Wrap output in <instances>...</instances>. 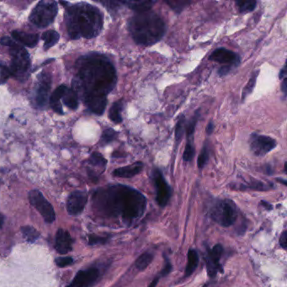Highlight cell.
<instances>
[{"label": "cell", "mask_w": 287, "mask_h": 287, "mask_svg": "<svg viewBox=\"0 0 287 287\" xmlns=\"http://www.w3.org/2000/svg\"><path fill=\"white\" fill-rule=\"evenodd\" d=\"M116 80L115 67L109 59L98 54L89 56L80 63L73 89L78 96L81 94L84 102L92 99H107Z\"/></svg>", "instance_id": "1"}, {"label": "cell", "mask_w": 287, "mask_h": 287, "mask_svg": "<svg viewBox=\"0 0 287 287\" xmlns=\"http://www.w3.org/2000/svg\"><path fill=\"white\" fill-rule=\"evenodd\" d=\"M94 201L99 212L110 217H120L128 225L141 218L147 207L146 198L141 192L123 185L99 190L94 194Z\"/></svg>", "instance_id": "2"}, {"label": "cell", "mask_w": 287, "mask_h": 287, "mask_svg": "<svg viewBox=\"0 0 287 287\" xmlns=\"http://www.w3.org/2000/svg\"><path fill=\"white\" fill-rule=\"evenodd\" d=\"M65 21L72 39L97 37L103 28V15L99 9L88 4H78L68 8Z\"/></svg>", "instance_id": "3"}, {"label": "cell", "mask_w": 287, "mask_h": 287, "mask_svg": "<svg viewBox=\"0 0 287 287\" xmlns=\"http://www.w3.org/2000/svg\"><path fill=\"white\" fill-rule=\"evenodd\" d=\"M128 30L136 44L149 47L162 39L166 26L158 14L149 11L132 16L128 22Z\"/></svg>", "instance_id": "4"}, {"label": "cell", "mask_w": 287, "mask_h": 287, "mask_svg": "<svg viewBox=\"0 0 287 287\" xmlns=\"http://www.w3.org/2000/svg\"><path fill=\"white\" fill-rule=\"evenodd\" d=\"M9 47L11 56V74L19 79L26 78L31 68L29 53L24 47L16 44L15 42Z\"/></svg>", "instance_id": "5"}, {"label": "cell", "mask_w": 287, "mask_h": 287, "mask_svg": "<svg viewBox=\"0 0 287 287\" xmlns=\"http://www.w3.org/2000/svg\"><path fill=\"white\" fill-rule=\"evenodd\" d=\"M58 5L54 1H41L30 16V21L38 27H47L55 20Z\"/></svg>", "instance_id": "6"}, {"label": "cell", "mask_w": 287, "mask_h": 287, "mask_svg": "<svg viewBox=\"0 0 287 287\" xmlns=\"http://www.w3.org/2000/svg\"><path fill=\"white\" fill-rule=\"evenodd\" d=\"M211 216L215 222L222 227H230L236 222L238 212L233 201L220 200L212 207Z\"/></svg>", "instance_id": "7"}, {"label": "cell", "mask_w": 287, "mask_h": 287, "mask_svg": "<svg viewBox=\"0 0 287 287\" xmlns=\"http://www.w3.org/2000/svg\"><path fill=\"white\" fill-rule=\"evenodd\" d=\"M29 200L31 204L40 212L46 222L48 223L54 222L56 218L54 209L39 191L34 190L31 191Z\"/></svg>", "instance_id": "8"}, {"label": "cell", "mask_w": 287, "mask_h": 287, "mask_svg": "<svg viewBox=\"0 0 287 287\" xmlns=\"http://www.w3.org/2000/svg\"><path fill=\"white\" fill-rule=\"evenodd\" d=\"M249 146L253 155L263 157L276 147V141L269 136L251 134Z\"/></svg>", "instance_id": "9"}, {"label": "cell", "mask_w": 287, "mask_h": 287, "mask_svg": "<svg viewBox=\"0 0 287 287\" xmlns=\"http://www.w3.org/2000/svg\"><path fill=\"white\" fill-rule=\"evenodd\" d=\"M153 179L156 188V201L158 205L160 206H166L171 197L172 191L170 186L168 185L166 180L163 176V174L160 170L155 169L153 172Z\"/></svg>", "instance_id": "10"}, {"label": "cell", "mask_w": 287, "mask_h": 287, "mask_svg": "<svg viewBox=\"0 0 287 287\" xmlns=\"http://www.w3.org/2000/svg\"><path fill=\"white\" fill-rule=\"evenodd\" d=\"M52 78L49 73H42L38 76L35 90V101L37 106L45 107L48 99Z\"/></svg>", "instance_id": "11"}, {"label": "cell", "mask_w": 287, "mask_h": 287, "mask_svg": "<svg viewBox=\"0 0 287 287\" xmlns=\"http://www.w3.org/2000/svg\"><path fill=\"white\" fill-rule=\"evenodd\" d=\"M223 253V247L221 244L215 245L212 249L207 252L206 257V269L210 277L216 276L217 272H223L222 267L220 264V259Z\"/></svg>", "instance_id": "12"}, {"label": "cell", "mask_w": 287, "mask_h": 287, "mask_svg": "<svg viewBox=\"0 0 287 287\" xmlns=\"http://www.w3.org/2000/svg\"><path fill=\"white\" fill-rule=\"evenodd\" d=\"M209 59L230 67L238 66L240 63V57L237 53L223 47L215 50L209 57Z\"/></svg>", "instance_id": "13"}, {"label": "cell", "mask_w": 287, "mask_h": 287, "mask_svg": "<svg viewBox=\"0 0 287 287\" xmlns=\"http://www.w3.org/2000/svg\"><path fill=\"white\" fill-rule=\"evenodd\" d=\"M88 197L84 191H74L71 194L67 202V209L72 216L80 214L84 211Z\"/></svg>", "instance_id": "14"}, {"label": "cell", "mask_w": 287, "mask_h": 287, "mask_svg": "<svg viewBox=\"0 0 287 287\" xmlns=\"http://www.w3.org/2000/svg\"><path fill=\"white\" fill-rule=\"evenodd\" d=\"M99 275V271L95 268L81 270L76 274L73 281L68 287H87L94 284Z\"/></svg>", "instance_id": "15"}, {"label": "cell", "mask_w": 287, "mask_h": 287, "mask_svg": "<svg viewBox=\"0 0 287 287\" xmlns=\"http://www.w3.org/2000/svg\"><path fill=\"white\" fill-rule=\"evenodd\" d=\"M56 250L62 254L69 253L73 248V240L69 232L59 229L56 235Z\"/></svg>", "instance_id": "16"}, {"label": "cell", "mask_w": 287, "mask_h": 287, "mask_svg": "<svg viewBox=\"0 0 287 287\" xmlns=\"http://www.w3.org/2000/svg\"><path fill=\"white\" fill-rule=\"evenodd\" d=\"M144 169V164L141 162H136L133 165H128L125 167L119 168L113 171V175L115 177L131 178L138 175Z\"/></svg>", "instance_id": "17"}, {"label": "cell", "mask_w": 287, "mask_h": 287, "mask_svg": "<svg viewBox=\"0 0 287 287\" xmlns=\"http://www.w3.org/2000/svg\"><path fill=\"white\" fill-rule=\"evenodd\" d=\"M12 37L15 40L21 42L26 47H34L37 46L39 41V36L37 34H30L21 31H14L12 32Z\"/></svg>", "instance_id": "18"}, {"label": "cell", "mask_w": 287, "mask_h": 287, "mask_svg": "<svg viewBox=\"0 0 287 287\" xmlns=\"http://www.w3.org/2000/svg\"><path fill=\"white\" fill-rule=\"evenodd\" d=\"M122 5L128 8L136 11L137 13H144L151 10L156 4V1H120Z\"/></svg>", "instance_id": "19"}, {"label": "cell", "mask_w": 287, "mask_h": 287, "mask_svg": "<svg viewBox=\"0 0 287 287\" xmlns=\"http://www.w3.org/2000/svg\"><path fill=\"white\" fill-rule=\"evenodd\" d=\"M65 85H61L53 92L52 96L50 98V105L52 108V110L58 113V114H63V108H62V104H61V98L63 95V92L66 89Z\"/></svg>", "instance_id": "20"}, {"label": "cell", "mask_w": 287, "mask_h": 287, "mask_svg": "<svg viewBox=\"0 0 287 287\" xmlns=\"http://www.w3.org/2000/svg\"><path fill=\"white\" fill-rule=\"evenodd\" d=\"M65 104L66 106L70 108L71 110H76L78 106V96L73 89H69L66 87L61 99Z\"/></svg>", "instance_id": "21"}, {"label": "cell", "mask_w": 287, "mask_h": 287, "mask_svg": "<svg viewBox=\"0 0 287 287\" xmlns=\"http://www.w3.org/2000/svg\"><path fill=\"white\" fill-rule=\"evenodd\" d=\"M188 261L186 265V270H185V275L186 277L190 276L193 274L199 264V255L195 249H190L188 252Z\"/></svg>", "instance_id": "22"}, {"label": "cell", "mask_w": 287, "mask_h": 287, "mask_svg": "<svg viewBox=\"0 0 287 287\" xmlns=\"http://www.w3.org/2000/svg\"><path fill=\"white\" fill-rule=\"evenodd\" d=\"M123 109H124V101L122 99L118 100L112 104L109 111V117L113 122L116 123V124L122 122L121 113H122Z\"/></svg>", "instance_id": "23"}, {"label": "cell", "mask_w": 287, "mask_h": 287, "mask_svg": "<svg viewBox=\"0 0 287 287\" xmlns=\"http://www.w3.org/2000/svg\"><path fill=\"white\" fill-rule=\"evenodd\" d=\"M201 116V113L200 110H197L193 117L191 118V120L188 121V123H186V135H187V138H188V144H193L194 140V133H195V130H196V124L198 122L199 118Z\"/></svg>", "instance_id": "24"}, {"label": "cell", "mask_w": 287, "mask_h": 287, "mask_svg": "<svg viewBox=\"0 0 287 287\" xmlns=\"http://www.w3.org/2000/svg\"><path fill=\"white\" fill-rule=\"evenodd\" d=\"M42 38L44 41L45 50L50 49L51 47L58 43L59 41V34L55 31L51 30V31L44 32Z\"/></svg>", "instance_id": "25"}, {"label": "cell", "mask_w": 287, "mask_h": 287, "mask_svg": "<svg viewBox=\"0 0 287 287\" xmlns=\"http://www.w3.org/2000/svg\"><path fill=\"white\" fill-rule=\"evenodd\" d=\"M153 260H154V255L151 253H142L136 259L135 266L138 270L142 271V270L148 268V266L151 264Z\"/></svg>", "instance_id": "26"}, {"label": "cell", "mask_w": 287, "mask_h": 287, "mask_svg": "<svg viewBox=\"0 0 287 287\" xmlns=\"http://www.w3.org/2000/svg\"><path fill=\"white\" fill-rule=\"evenodd\" d=\"M21 232H22L24 238L30 243H34L35 241L37 240V238L40 237L39 232L35 229L34 227H30V226L21 227Z\"/></svg>", "instance_id": "27"}, {"label": "cell", "mask_w": 287, "mask_h": 287, "mask_svg": "<svg viewBox=\"0 0 287 287\" xmlns=\"http://www.w3.org/2000/svg\"><path fill=\"white\" fill-rule=\"evenodd\" d=\"M166 4L168 6H170V8L176 13H180L183 10L191 5V1L189 0H167Z\"/></svg>", "instance_id": "28"}, {"label": "cell", "mask_w": 287, "mask_h": 287, "mask_svg": "<svg viewBox=\"0 0 287 287\" xmlns=\"http://www.w3.org/2000/svg\"><path fill=\"white\" fill-rule=\"evenodd\" d=\"M186 130V117L182 115L179 118L176 128H175V141L177 144L180 142V140L182 139L183 134Z\"/></svg>", "instance_id": "29"}, {"label": "cell", "mask_w": 287, "mask_h": 287, "mask_svg": "<svg viewBox=\"0 0 287 287\" xmlns=\"http://www.w3.org/2000/svg\"><path fill=\"white\" fill-rule=\"evenodd\" d=\"M236 5L238 7V11L240 13H248V12H252V11L255 9L257 2L254 0H251V1H238L236 2Z\"/></svg>", "instance_id": "30"}, {"label": "cell", "mask_w": 287, "mask_h": 287, "mask_svg": "<svg viewBox=\"0 0 287 287\" xmlns=\"http://www.w3.org/2000/svg\"><path fill=\"white\" fill-rule=\"evenodd\" d=\"M89 162L90 165H93L94 167H99L100 169H103V170L107 164V161L104 160V157L102 156L101 154H99V153L92 154Z\"/></svg>", "instance_id": "31"}, {"label": "cell", "mask_w": 287, "mask_h": 287, "mask_svg": "<svg viewBox=\"0 0 287 287\" xmlns=\"http://www.w3.org/2000/svg\"><path fill=\"white\" fill-rule=\"evenodd\" d=\"M117 135L118 133L115 130H113L111 128H108V129H105L103 131L100 141H101V144L103 145H106V144H110L111 141H114L116 138Z\"/></svg>", "instance_id": "32"}, {"label": "cell", "mask_w": 287, "mask_h": 287, "mask_svg": "<svg viewBox=\"0 0 287 287\" xmlns=\"http://www.w3.org/2000/svg\"><path fill=\"white\" fill-rule=\"evenodd\" d=\"M243 186V188H241V190H243V189H250V190H253V191H267L269 190V187L266 184H264L261 181H258V180H253L252 182L249 183V184H246ZM242 186H239V188L242 187Z\"/></svg>", "instance_id": "33"}, {"label": "cell", "mask_w": 287, "mask_h": 287, "mask_svg": "<svg viewBox=\"0 0 287 287\" xmlns=\"http://www.w3.org/2000/svg\"><path fill=\"white\" fill-rule=\"evenodd\" d=\"M258 71L253 73L252 78L250 80L248 81V84L246 85L245 89H243V99H244L246 96H248V94H250L253 91L254 87H255L256 80H257V77H258Z\"/></svg>", "instance_id": "34"}, {"label": "cell", "mask_w": 287, "mask_h": 287, "mask_svg": "<svg viewBox=\"0 0 287 287\" xmlns=\"http://www.w3.org/2000/svg\"><path fill=\"white\" fill-rule=\"evenodd\" d=\"M208 160L209 149L208 147L205 145L198 158V163H197V164H198L199 169L202 170V169L205 167V165H206V163L208 162Z\"/></svg>", "instance_id": "35"}, {"label": "cell", "mask_w": 287, "mask_h": 287, "mask_svg": "<svg viewBox=\"0 0 287 287\" xmlns=\"http://www.w3.org/2000/svg\"><path fill=\"white\" fill-rule=\"evenodd\" d=\"M195 154H196V151H195L193 144H188L187 142L186 149H185V152H184V155H183L184 161L185 162H191V160H193Z\"/></svg>", "instance_id": "36"}, {"label": "cell", "mask_w": 287, "mask_h": 287, "mask_svg": "<svg viewBox=\"0 0 287 287\" xmlns=\"http://www.w3.org/2000/svg\"><path fill=\"white\" fill-rule=\"evenodd\" d=\"M11 76V72L8 68L0 63V84H5Z\"/></svg>", "instance_id": "37"}, {"label": "cell", "mask_w": 287, "mask_h": 287, "mask_svg": "<svg viewBox=\"0 0 287 287\" xmlns=\"http://www.w3.org/2000/svg\"><path fill=\"white\" fill-rule=\"evenodd\" d=\"M56 264L59 267H66L73 264V259L71 257H62L56 259Z\"/></svg>", "instance_id": "38"}, {"label": "cell", "mask_w": 287, "mask_h": 287, "mask_svg": "<svg viewBox=\"0 0 287 287\" xmlns=\"http://www.w3.org/2000/svg\"><path fill=\"white\" fill-rule=\"evenodd\" d=\"M107 238H103V237H99L95 235H91L89 236V244L94 245V244H104L106 243Z\"/></svg>", "instance_id": "39"}, {"label": "cell", "mask_w": 287, "mask_h": 287, "mask_svg": "<svg viewBox=\"0 0 287 287\" xmlns=\"http://www.w3.org/2000/svg\"><path fill=\"white\" fill-rule=\"evenodd\" d=\"M101 4L106 6L110 11H115L119 9L121 2L120 1H104V2H101Z\"/></svg>", "instance_id": "40"}, {"label": "cell", "mask_w": 287, "mask_h": 287, "mask_svg": "<svg viewBox=\"0 0 287 287\" xmlns=\"http://www.w3.org/2000/svg\"><path fill=\"white\" fill-rule=\"evenodd\" d=\"M172 270V264H170V261L167 258H165V268L162 269V271L160 272V276H166L170 274Z\"/></svg>", "instance_id": "41"}, {"label": "cell", "mask_w": 287, "mask_h": 287, "mask_svg": "<svg viewBox=\"0 0 287 287\" xmlns=\"http://www.w3.org/2000/svg\"><path fill=\"white\" fill-rule=\"evenodd\" d=\"M279 244L281 246L282 248L285 249L287 246V232L286 231H284L282 232L281 236L279 238Z\"/></svg>", "instance_id": "42"}, {"label": "cell", "mask_w": 287, "mask_h": 287, "mask_svg": "<svg viewBox=\"0 0 287 287\" xmlns=\"http://www.w3.org/2000/svg\"><path fill=\"white\" fill-rule=\"evenodd\" d=\"M231 68H232V67H230V66H222V68H220V75L222 76L225 75V74H227V73L229 72Z\"/></svg>", "instance_id": "43"}, {"label": "cell", "mask_w": 287, "mask_h": 287, "mask_svg": "<svg viewBox=\"0 0 287 287\" xmlns=\"http://www.w3.org/2000/svg\"><path fill=\"white\" fill-rule=\"evenodd\" d=\"M213 130H214V123L211 121V122H209L208 125L206 126V133L208 134V135H211Z\"/></svg>", "instance_id": "44"}, {"label": "cell", "mask_w": 287, "mask_h": 287, "mask_svg": "<svg viewBox=\"0 0 287 287\" xmlns=\"http://www.w3.org/2000/svg\"><path fill=\"white\" fill-rule=\"evenodd\" d=\"M286 78H284L281 84V90L284 94H286Z\"/></svg>", "instance_id": "45"}, {"label": "cell", "mask_w": 287, "mask_h": 287, "mask_svg": "<svg viewBox=\"0 0 287 287\" xmlns=\"http://www.w3.org/2000/svg\"><path fill=\"white\" fill-rule=\"evenodd\" d=\"M285 71H286V68H285V66H284V68H282L280 72H279V77L280 79L285 78V74H286V73H285Z\"/></svg>", "instance_id": "46"}, {"label": "cell", "mask_w": 287, "mask_h": 287, "mask_svg": "<svg viewBox=\"0 0 287 287\" xmlns=\"http://www.w3.org/2000/svg\"><path fill=\"white\" fill-rule=\"evenodd\" d=\"M261 205L264 206V208L267 209V210H271L272 209L271 205H270V204L267 203L266 201H261Z\"/></svg>", "instance_id": "47"}, {"label": "cell", "mask_w": 287, "mask_h": 287, "mask_svg": "<svg viewBox=\"0 0 287 287\" xmlns=\"http://www.w3.org/2000/svg\"><path fill=\"white\" fill-rule=\"evenodd\" d=\"M160 280V277H156L155 279L151 282V284H149V287H156L157 284H158V282Z\"/></svg>", "instance_id": "48"}, {"label": "cell", "mask_w": 287, "mask_h": 287, "mask_svg": "<svg viewBox=\"0 0 287 287\" xmlns=\"http://www.w3.org/2000/svg\"><path fill=\"white\" fill-rule=\"evenodd\" d=\"M4 221H5V218H4L3 215L0 214V228L3 226Z\"/></svg>", "instance_id": "49"}]
</instances>
